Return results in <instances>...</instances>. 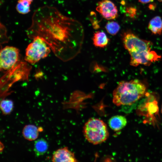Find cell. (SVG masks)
<instances>
[{"label":"cell","mask_w":162,"mask_h":162,"mask_svg":"<svg viewBox=\"0 0 162 162\" xmlns=\"http://www.w3.org/2000/svg\"><path fill=\"white\" fill-rule=\"evenodd\" d=\"M26 33L32 39L37 36L43 38L50 47L64 50L69 59L80 52L84 36L80 23L64 15L56 8L48 6L35 11Z\"/></svg>","instance_id":"6da1fadb"},{"label":"cell","mask_w":162,"mask_h":162,"mask_svg":"<svg viewBox=\"0 0 162 162\" xmlns=\"http://www.w3.org/2000/svg\"><path fill=\"white\" fill-rule=\"evenodd\" d=\"M122 40L125 48L130 55V64L132 66H149L161 59L160 56L151 50L153 44L151 41L141 39L130 31L122 34Z\"/></svg>","instance_id":"7a4b0ae2"},{"label":"cell","mask_w":162,"mask_h":162,"mask_svg":"<svg viewBox=\"0 0 162 162\" xmlns=\"http://www.w3.org/2000/svg\"><path fill=\"white\" fill-rule=\"evenodd\" d=\"M146 87L138 79L121 81L113 92V103L117 106H129L144 96Z\"/></svg>","instance_id":"3957f363"},{"label":"cell","mask_w":162,"mask_h":162,"mask_svg":"<svg viewBox=\"0 0 162 162\" xmlns=\"http://www.w3.org/2000/svg\"><path fill=\"white\" fill-rule=\"evenodd\" d=\"M83 132L86 140L94 145L104 142L109 136L106 124L102 120L97 118L89 119L85 124Z\"/></svg>","instance_id":"277c9868"},{"label":"cell","mask_w":162,"mask_h":162,"mask_svg":"<svg viewBox=\"0 0 162 162\" xmlns=\"http://www.w3.org/2000/svg\"><path fill=\"white\" fill-rule=\"evenodd\" d=\"M33 39L26 49L25 57V60L31 64L46 58L50 52V46L43 38L37 36Z\"/></svg>","instance_id":"5b68a950"},{"label":"cell","mask_w":162,"mask_h":162,"mask_svg":"<svg viewBox=\"0 0 162 162\" xmlns=\"http://www.w3.org/2000/svg\"><path fill=\"white\" fill-rule=\"evenodd\" d=\"M19 50L13 46H7L2 49L0 53V67L3 70L11 69L18 61Z\"/></svg>","instance_id":"8992f818"},{"label":"cell","mask_w":162,"mask_h":162,"mask_svg":"<svg viewBox=\"0 0 162 162\" xmlns=\"http://www.w3.org/2000/svg\"><path fill=\"white\" fill-rule=\"evenodd\" d=\"M96 10L104 18L112 20L118 16V10L116 6L110 0H101L99 2Z\"/></svg>","instance_id":"52a82bcc"},{"label":"cell","mask_w":162,"mask_h":162,"mask_svg":"<svg viewBox=\"0 0 162 162\" xmlns=\"http://www.w3.org/2000/svg\"><path fill=\"white\" fill-rule=\"evenodd\" d=\"M53 162H76L77 161L74 153L67 147L60 148L55 151L52 158Z\"/></svg>","instance_id":"ba28073f"},{"label":"cell","mask_w":162,"mask_h":162,"mask_svg":"<svg viewBox=\"0 0 162 162\" xmlns=\"http://www.w3.org/2000/svg\"><path fill=\"white\" fill-rule=\"evenodd\" d=\"M127 124L126 118L121 115H116L112 117L108 121L110 128L115 131L120 130L124 128Z\"/></svg>","instance_id":"9c48e42d"},{"label":"cell","mask_w":162,"mask_h":162,"mask_svg":"<svg viewBox=\"0 0 162 162\" xmlns=\"http://www.w3.org/2000/svg\"><path fill=\"white\" fill-rule=\"evenodd\" d=\"M92 40L95 46L104 48L108 45L110 39L104 32L98 31L94 33Z\"/></svg>","instance_id":"30bf717a"},{"label":"cell","mask_w":162,"mask_h":162,"mask_svg":"<svg viewBox=\"0 0 162 162\" xmlns=\"http://www.w3.org/2000/svg\"><path fill=\"white\" fill-rule=\"evenodd\" d=\"M39 131V129L35 125L28 124L24 127L22 134L26 140L33 141L38 137Z\"/></svg>","instance_id":"8fae6325"},{"label":"cell","mask_w":162,"mask_h":162,"mask_svg":"<svg viewBox=\"0 0 162 162\" xmlns=\"http://www.w3.org/2000/svg\"><path fill=\"white\" fill-rule=\"evenodd\" d=\"M148 28L154 35H160L162 33V19L159 16H155L149 21Z\"/></svg>","instance_id":"7c38bea8"},{"label":"cell","mask_w":162,"mask_h":162,"mask_svg":"<svg viewBox=\"0 0 162 162\" xmlns=\"http://www.w3.org/2000/svg\"><path fill=\"white\" fill-rule=\"evenodd\" d=\"M48 145L47 141L44 139L37 140L34 142V151L37 157L42 155L47 152Z\"/></svg>","instance_id":"4fadbf2b"},{"label":"cell","mask_w":162,"mask_h":162,"mask_svg":"<svg viewBox=\"0 0 162 162\" xmlns=\"http://www.w3.org/2000/svg\"><path fill=\"white\" fill-rule=\"evenodd\" d=\"M32 2L26 0H18L16 7V11L19 13L25 14L30 11V6Z\"/></svg>","instance_id":"5bb4252c"},{"label":"cell","mask_w":162,"mask_h":162,"mask_svg":"<svg viewBox=\"0 0 162 162\" xmlns=\"http://www.w3.org/2000/svg\"><path fill=\"white\" fill-rule=\"evenodd\" d=\"M0 106L3 115H6L9 114L13 110V102L10 100L2 99L1 101Z\"/></svg>","instance_id":"9a60e30c"},{"label":"cell","mask_w":162,"mask_h":162,"mask_svg":"<svg viewBox=\"0 0 162 162\" xmlns=\"http://www.w3.org/2000/svg\"><path fill=\"white\" fill-rule=\"evenodd\" d=\"M105 28L108 33L111 35H114L119 32L120 27L117 22L111 21L108 22L106 24Z\"/></svg>","instance_id":"2e32d148"},{"label":"cell","mask_w":162,"mask_h":162,"mask_svg":"<svg viewBox=\"0 0 162 162\" xmlns=\"http://www.w3.org/2000/svg\"><path fill=\"white\" fill-rule=\"evenodd\" d=\"M136 9L134 8L129 7L126 8V12L128 15L130 17H133L136 13Z\"/></svg>","instance_id":"e0dca14e"},{"label":"cell","mask_w":162,"mask_h":162,"mask_svg":"<svg viewBox=\"0 0 162 162\" xmlns=\"http://www.w3.org/2000/svg\"><path fill=\"white\" fill-rule=\"evenodd\" d=\"M153 0H138L139 2L142 4H146L152 2Z\"/></svg>","instance_id":"ac0fdd59"},{"label":"cell","mask_w":162,"mask_h":162,"mask_svg":"<svg viewBox=\"0 0 162 162\" xmlns=\"http://www.w3.org/2000/svg\"><path fill=\"white\" fill-rule=\"evenodd\" d=\"M27 0L28 1H29L32 2L34 0Z\"/></svg>","instance_id":"d6986e66"},{"label":"cell","mask_w":162,"mask_h":162,"mask_svg":"<svg viewBox=\"0 0 162 162\" xmlns=\"http://www.w3.org/2000/svg\"><path fill=\"white\" fill-rule=\"evenodd\" d=\"M158 1L160 2H162V0H158Z\"/></svg>","instance_id":"ffe728a7"},{"label":"cell","mask_w":162,"mask_h":162,"mask_svg":"<svg viewBox=\"0 0 162 162\" xmlns=\"http://www.w3.org/2000/svg\"><path fill=\"white\" fill-rule=\"evenodd\" d=\"M161 112L162 113V107H161Z\"/></svg>","instance_id":"44dd1931"}]
</instances>
